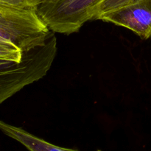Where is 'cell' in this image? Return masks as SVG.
<instances>
[{"instance_id": "6da1fadb", "label": "cell", "mask_w": 151, "mask_h": 151, "mask_svg": "<svg viewBox=\"0 0 151 151\" xmlns=\"http://www.w3.org/2000/svg\"><path fill=\"white\" fill-rule=\"evenodd\" d=\"M50 32L35 8L0 1V41L12 43L25 52L44 45Z\"/></svg>"}, {"instance_id": "7a4b0ae2", "label": "cell", "mask_w": 151, "mask_h": 151, "mask_svg": "<svg viewBox=\"0 0 151 151\" xmlns=\"http://www.w3.org/2000/svg\"><path fill=\"white\" fill-rule=\"evenodd\" d=\"M55 32H50L45 44L24 52L22 61L0 73V104L47 75L57 53Z\"/></svg>"}, {"instance_id": "3957f363", "label": "cell", "mask_w": 151, "mask_h": 151, "mask_svg": "<svg viewBox=\"0 0 151 151\" xmlns=\"http://www.w3.org/2000/svg\"><path fill=\"white\" fill-rule=\"evenodd\" d=\"M103 0H43L37 13L53 32L69 35L77 32L89 20Z\"/></svg>"}, {"instance_id": "277c9868", "label": "cell", "mask_w": 151, "mask_h": 151, "mask_svg": "<svg viewBox=\"0 0 151 151\" xmlns=\"http://www.w3.org/2000/svg\"><path fill=\"white\" fill-rule=\"evenodd\" d=\"M94 20L123 27L140 38L147 39L151 37V0H137L120 8L99 15Z\"/></svg>"}, {"instance_id": "5b68a950", "label": "cell", "mask_w": 151, "mask_h": 151, "mask_svg": "<svg viewBox=\"0 0 151 151\" xmlns=\"http://www.w3.org/2000/svg\"><path fill=\"white\" fill-rule=\"evenodd\" d=\"M0 130L9 137L21 143L29 151H79L77 149L55 145L30 134L23 128L10 125L1 120Z\"/></svg>"}, {"instance_id": "8992f818", "label": "cell", "mask_w": 151, "mask_h": 151, "mask_svg": "<svg viewBox=\"0 0 151 151\" xmlns=\"http://www.w3.org/2000/svg\"><path fill=\"white\" fill-rule=\"evenodd\" d=\"M24 52L12 43L0 41V60L19 63Z\"/></svg>"}, {"instance_id": "52a82bcc", "label": "cell", "mask_w": 151, "mask_h": 151, "mask_svg": "<svg viewBox=\"0 0 151 151\" xmlns=\"http://www.w3.org/2000/svg\"><path fill=\"white\" fill-rule=\"evenodd\" d=\"M135 1L137 0H103L96 10V15L94 19L99 15L116 10Z\"/></svg>"}, {"instance_id": "ba28073f", "label": "cell", "mask_w": 151, "mask_h": 151, "mask_svg": "<svg viewBox=\"0 0 151 151\" xmlns=\"http://www.w3.org/2000/svg\"><path fill=\"white\" fill-rule=\"evenodd\" d=\"M0 1L18 7L36 8L43 0H0Z\"/></svg>"}, {"instance_id": "9c48e42d", "label": "cell", "mask_w": 151, "mask_h": 151, "mask_svg": "<svg viewBox=\"0 0 151 151\" xmlns=\"http://www.w3.org/2000/svg\"><path fill=\"white\" fill-rule=\"evenodd\" d=\"M16 63H17L16 62L0 60V73L11 69L13 66H14L16 64Z\"/></svg>"}]
</instances>
